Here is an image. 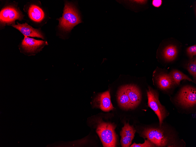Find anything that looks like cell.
<instances>
[{
    "label": "cell",
    "instance_id": "1",
    "mask_svg": "<svg viewBox=\"0 0 196 147\" xmlns=\"http://www.w3.org/2000/svg\"><path fill=\"white\" fill-rule=\"evenodd\" d=\"M142 135L156 146L176 147L180 146V141L172 134L165 132L161 128H148L145 129Z\"/></svg>",
    "mask_w": 196,
    "mask_h": 147
},
{
    "label": "cell",
    "instance_id": "2",
    "mask_svg": "<svg viewBox=\"0 0 196 147\" xmlns=\"http://www.w3.org/2000/svg\"><path fill=\"white\" fill-rule=\"evenodd\" d=\"M59 21L60 28L67 31H70L74 26L81 22L75 8L68 2L65 4L62 16Z\"/></svg>",
    "mask_w": 196,
    "mask_h": 147
},
{
    "label": "cell",
    "instance_id": "3",
    "mask_svg": "<svg viewBox=\"0 0 196 147\" xmlns=\"http://www.w3.org/2000/svg\"><path fill=\"white\" fill-rule=\"evenodd\" d=\"M115 126L110 123L100 122L97 126L96 132L105 147L116 146L117 136L115 131Z\"/></svg>",
    "mask_w": 196,
    "mask_h": 147
},
{
    "label": "cell",
    "instance_id": "4",
    "mask_svg": "<svg viewBox=\"0 0 196 147\" xmlns=\"http://www.w3.org/2000/svg\"><path fill=\"white\" fill-rule=\"evenodd\" d=\"M148 106L155 113L159 120V126H162L163 120L167 116V112L164 106L160 103L158 93L149 87L147 91Z\"/></svg>",
    "mask_w": 196,
    "mask_h": 147
},
{
    "label": "cell",
    "instance_id": "5",
    "mask_svg": "<svg viewBox=\"0 0 196 147\" xmlns=\"http://www.w3.org/2000/svg\"><path fill=\"white\" fill-rule=\"evenodd\" d=\"M178 103L185 108L194 106L196 103V89L190 86H185L180 90L177 97Z\"/></svg>",
    "mask_w": 196,
    "mask_h": 147
},
{
    "label": "cell",
    "instance_id": "6",
    "mask_svg": "<svg viewBox=\"0 0 196 147\" xmlns=\"http://www.w3.org/2000/svg\"><path fill=\"white\" fill-rule=\"evenodd\" d=\"M46 41L35 39L25 36L21 43V47L26 52L34 53L40 50L45 45Z\"/></svg>",
    "mask_w": 196,
    "mask_h": 147
},
{
    "label": "cell",
    "instance_id": "7",
    "mask_svg": "<svg viewBox=\"0 0 196 147\" xmlns=\"http://www.w3.org/2000/svg\"><path fill=\"white\" fill-rule=\"evenodd\" d=\"M22 16L15 8L7 6L3 9L0 12V21L3 23H11L15 20H21Z\"/></svg>",
    "mask_w": 196,
    "mask_h": 147
},
{
    "label": "cell",
    "instance_id": "8",
    "mask_svg": "<svg viewBox=\"0 0 196 147\" xmlns=\"http://www.w3.org/2000/svg\"><path fill=\"white\" fill-rule=\"evenodd\" d=\"M94 105L104 111H108L114 108L111 103L109 91L98 94L94 99Z\"/></svg>",
    "mask_w": 196,
    "mask_h": 147
},
{
    "label": "cell",
    "instance_id": "9",
    "mask_svg": "<svg viewBox=\"0 0 196 147\" xmlns=\"http://www.w3.org/2000/svg\"><path fill=\"white\" fill-rule=\"evenodd\" d=\"M136 130L132 126L125 123L120 132L121 143L123 147H129L133 139Z\"/></svg>",
    "mask_w": 196,
    "mask_h": 147
},
{
    "label": "cell",
    "instance_id": "10",
    "mask_svg": "<svg viewBox=\"0 0 196 147\" xmlns=\"http://www.w3.org/2000/svg\"><path fill=\"white\" fill-rule=\"evenodd\" d=\"M132 109L136 108L140 104L141 100V94L138 88L134 85H125Z\"/></svg>",
    "mask_w": 196,
    "mask_h": 147
},
{
    "label": "cell",
    "instance_id": "11",
    "mask_svg": "<svg viewBox=\"0 0 196 147\" xmlns=\"http://www.w3.org/2000/svg\"><path fill=\"white\" fill-rule=\"evenodd\" d=\"M12 26L20 31L25 36L37 37L44 39L41 33L37 29H35L26 23L17 24H13Z\"/></svg>",
    "mask_w": 196,
    "mask_h": 147
},
{
    "label": "cell",
    "instance_id": "12",
    "mask_svg": "<svg viewBox=\"0 0 196 147\" xmlns=\"http://www.w3.org/2000/svg\"><path fill=\"white\" fill-rule=\"evenodd\" d=\"M117 101L119 106L126 110L132 109L125 85L121 87L117 93Z\"/></svg>",
    "mask_w": 196,
    "mask_h": 147
},
{
    "label": "cell",
    "instance_id": "13",
    "mask_svg": "<svg viewBox=\"0 0 196 147\" xmlns=\"http://www.w3.org/2000/svg\"><path fill=\"white\" fill-rule=\"evenodd\" d=\"M157 81L159 87L164 90L170 88L175 84L170 75L166 74L159 75L157 78Z\"/></svg>",
    "mask_w": 196,
    "mask_h": 147
},
{
    "label": "cell",
    "instance_id": "14",
    "mask_svg": "<svg viewBox=\"0 0 196 147\" xmlns=\"http://www.w3.org/2000/svg\"><path fill=\"white\" fill-rule=\"evenodd\" d=\"M28 13L30 18L33 21L39 22L43 19L44 13L43 10L38 6L35 5L29 7Z\"/></svg>",
    "mask_w": 196,
    "mask_h": 147
},
{
    "label": "cell",
    "instance_id": "15",
    "mask_svg": "<svg viewBox=\"0 0 196 147\" xmlns=\"http://www.w3.org/2000/svg\"><path fill=\"white\" fill-rule=\"evenodd\" d=\"M177 54V48L173 45H170L167 46L163 52L164 58L168 61L173 60L175 58Z\"/></svg>",
    "mask_w": 196,
    "mask_h": 147
},
{
    "label": "cell",
    "instance_id": "16",
    "mask_svg": "<svg viewBox=\"0 0 196 147\" xmlns=\"http://www.w3.org/2000/svg\"><path fill=\"white\" fill-rule=\"evenodd\" d=\"M175 84L179 85L180 82L183 80H186L193 82L190 78L181 72L176 70L172 71L170 75Z\"/></svg>",
    "mask_w": 196,
    "mask_h": 147
},
{
    "label": "cell",
    "instance_id": "17",
    "mask_svg": "<svg viewBox=\"0 0 196 147\" xmlns=\"http://www.w3.org/2000/svg\"><path fill=\"white\" fill-rule=\"evenodd\" d=\"M187 69L194 78L196 76V60L193 59L190 61L187 65Z\"/></svg>",
    "mask_w": 196,
    "mask_h": 147
},
{
    "label": "cell",
    "instance_id": "18",
    "mask_svg": "<svg viewBox=\"0 0 196 147\" xmlns=\"http://www.w3.org/2000/svg\"><path fill=\"white\" fill-rule=\"evenodd\" d=\"M156 146L149 140L147 139L145 140L143 143H134L130 146L131 147H156Z\"/></svg>",
    "mask_w": 196,
    "mask_h": 147
},
{
    "label": "cell",
    "instance_id": "19",
    "mask_svg": "<svg viewBox=\"0 0 196 147\" xmlns=\"http://www.w3.org/2000/svg\"><path fill=\"white\" fill-rule=\"evenodd\" d=\"M187 55L189 57L192 58L193 56L196 55V45H194L188 47L187 49Z\"/></svg>",
    "mask_w": 196,
    "mask_h": 147
},
{
    "label": "cell",
    "instance_id": "20",
    "mask_svg": "<svg viewBox=\"0 0 196 147\" xmlns=\"http://www.w3.org/2000/svg\"><path fill=\"white\" fill-rule=\"evenodd\" d=\"M162 0H154L153 1V5L155 7H158L161 4Z\"/></svg>",
    "mask_w": 196,
    "mask_h": 147
}]
</instances>
